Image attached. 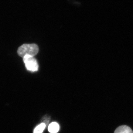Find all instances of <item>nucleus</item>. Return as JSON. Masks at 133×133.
I'll return each instance as SVG.
<instances>
[{
  "instance_id": "39448f33",
  "label": "nucleus",
  "mask_w": 133,
  "mask_h": 133,
  "mask_svg": "<svg viewBox=\"0 0 133 133\" xmlns=\"http://www.w3.org/2000/svg\"><path fill=\"white\" fill-rule=\"evenodd\" d=\"M46 125L44 123H42L39 124L34 129L33 133H42L45 129Z\"/></svg>"
},
{
  "instance_id": "f03ea898",
  "label": "nucleus",
  "mask_w": 133,
  "mask_h": 133,
  "mask_svg": "<svg viewBox=\"0 0 133 133\" xmlns=\"http://www.w3.org/2000/svg\"><path fill=\"white\" fill-rule=\"evenodd\" d=\"M23 62L28 70L31 72L37 71L38 65L36 59L34 57L26 56L23 57Z\"/></svg>"
},
{
  "instance_id": "f257e3e1",
  "label": "nucleus",
  "mask_w": 133,
  "mask_h": 133,
  "mask_svg": "<svg viewBox=\"0 0 133 133\" xmlns=\"http://www.w3.org/2000/svg\"><path fill=\"white\" fill-rule=\"evenodd\" d=\"M38 48L36 44H24L18 49L17 53L20 57L23 58L26 56L34 57L37 54Z\"/></svg>"
},
{
  "instance_id": "7ed1b4c3",
  "label": "nucleus",
  "mask_w": 133,
  "mask_h": 133,
  "mask_svg": "<svg viewBox=\"0 0 133 133\" xmlns=\"http://www.w3.org/2000/svg\"><path fill=\"white\" fill-rule=\"evenodd\" d=\"M114 133H133V132L132 129L128 126L122 125L116 128Z\"/></svg>"
},
{
  "instance_id": "20e7f679",
  "label": "nucleus",
  "mask_w": 133,
  "mask_h": 133,
  "mask_svg": "<svg viewBox=\"0 0 133 133\" xmlns=\"http://www.w3.org/2000/svg\"><path fill=\"white\" fill-rule=\"evenodd\" d=\"M59 127L58 123L53 122L50 124L48 127V130L51 133H57L59 131Z\"/></svg>"
}]
</instances>
